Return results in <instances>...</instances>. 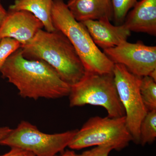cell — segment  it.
I'll use <instances>...</instances> for the list:
<instances>
[{
  "label": "cell",
  "mask_w": 156,
  "mask_h": 156,
  "mask_svg": "<svg viewBox=\"0 0 156 156\" xmlns=\"http://www.w3.org/2000/svg\"><path fill=\"white\" fill-rule=\"evenodd\" d=\"M52 19L56 30L64 34L72 44L87 72L113 73L114 63L99 50L85 26L75 19L63 0H53Z\"/></svg>",
  "instance_id": "3"
},
{
  "label": "cell",
  "mask_w": 156,
  "mask_h": 156,
  "mask_svg": "<svg viewBox=\"0 0 156 156\" xmlns=\"http://www.w3.org/2000/svg\"><path fill=\"white\" fill-rule=\"evenodd\" d=\"M53 3V0H15L9 10L30 12L42 22L45 30L53 32L56 30L52 22Z\"/></svg>",
  "instance_id": "13"
},
{
  "label": "cell",
  "mask_w": 156,
  "mask_h": 156,
  "mask_svg": "<svg viewBox=\"0 0 156 156\" xmlns=\"http://www.w3.org/2000/svg\"><path fill=\"white\" fill-rule=\"evenodd\" d=\"M26 58L45 62L70 86L86 74V69L75 49L60 31L39 30L28 44L21 46Z\"/></svg>",
  "instance_id": "2"
},
{
  "label": "cell",
  "mask_w": 156,
  "mask_h": 156,
  "mask_svg": "<svg viewBox=\"0 0 156 156\" xmlns=\"http://www.w3.org/2000/svg\"><path fill=\"white\" fill-rule=\"evenodd\" d=\"M77 130L46 134L36 126L23 121L0 140V145L17 148L36 156H56L58 153L63 152L68 147Z\"/></svg>",
  "instance_id": "6"
},
{
  "label": "cell",
  "mask_w": 156,
  "mask_h": 156,
  "mask_svg": "<svg viewBox=\"0 0 156 156\" xmlns=\"http://www.w3.org/2000/svg\"><path fill=\"white\" fill-rule=\"evenodd\" d=\"M77 155L74 151L67 150L63 152L60 155L58 156H77Z\"/></svg>",
  "instance_id": "22"
},
{
  "label": "cell",
  "mask_w": 156,
  "mask_h": 156,
  "mask_svg": "<svg viewBox=\"0 0 156 156\" xmlns=\"http://www.w3.org/2000/svg\"><path fill=\"white\" fill-rule=\"evenodd\" d=\"M71 107L87 105L99 106L107 111L111 118L125 116L115 85L113 74L86 72L83 77L70 87Z\"/></svg>",
  "instance_id": "4"
},
{
  "label": "cell",
  "mask_w": 156,
  "mask_h": 156,
  "mask_svg": "<svg viewBox=\"0 0 156 156\" xmlns=\"http://www.w3.org/2000/svg\"><path fill=\"white\" fill-rule=\"evenodd\" d=\"M140 144H151L156 138V110L147 112L140 127Z\"/></svg>",
  "instance_id": "14"
},
{
  "label": "cell",
  "mask_w": 156,
  "mask_h": 156,
  "mask_svg": "<svg viewBox=\"0 0 156 156\" xmlns=\"http://www.w3.org/2000/svg\"><path fill=\"white\" fill-rule=\"evenodd\" d=\"M7 14L8 11H6L0 1V27L2 24Z\"/></svg>",
  "instance_id": "20"
},
{
  "label": "cell",
  "mask_w": 156,
  "mask_h": 156,
  "mask_svg": "<svg viewBox=\"0 0 156 156\" xmlns=\"http://www.w3.org/2000/svg\"><path fill=\"white\" fill-rule=\"evenodd\" d=\"M1 39H0V41H1Z\"/></svg>",
  "instance_id": "25"
},
{
  "label": "cell",
  "mask_w": 156,
  "mask_h": 156,
  "mask_svg": "<svg viewBox=\"0 0 156 156\" xmlns=\"http://www.w3.org/2000/svg\"><path fill=\"white\" fill-rule=\"evenodd\" d=\"M123 25L131 32L156 35V0H141L128 12Z\"/></svg>",
  "instance_id": "11"
},
{
  "label": "cell",
  "mask_w": 156,
  "mask_h": 156,
  "mask_svg": "<svg viewBox=\"0 0 156 156\" xmlns=\"http://www.w3.org/2000/svg\"><path fill=\"white\" fill-rule=\"evenodd\" d=\"M26 152L25 151L17 148H11L9 152L0 156H25Z\"/></svg>",
  "instance_id": "19"
},
{
  "label": "cell",
  "mask_w": 156,
  "mask_h": 156,
  "mask_svg": "<svg viewBox=\"0 0 156 156\" xmlns=\"http://www.w3.org/2000/svg\"><path fill=\"white\" fill-rule=\"evenodd\" d=\"M140 90L143 102L148 112L156 110V81L148 76L142 77Z\"/></svg>",
  "instance_id": "15"
},
{
  "label": "cell",
  "mask_w": 156,
  "mask_h": 156,
  "mask_svg": "<svg viewBox=\"0 0 156 156\" xmlns=\"http://www.w3.org/2000/svg\"><path fill=\"white\" fill-rule=\"evenodd\" d=\"M21 44L16 40L5 37L0 41V70L7 59L12 53L21 48Z\"/></svg>",
  "instance_id": "17"
},
{
  "label": "cell",
  "mask_w": 156,
  "mask_h": 156,
  "mask_svg": "<svg viewBox=\"0 0 156 156\" xmlns=\"http://www.w3.org/2000/svg\"><path fill=\"white\" fill-rule=\"evenodd\" d=\"M141 0H112L113 19L118 25L122 24L131 9Z\"/></svg>",
  "instance_id": "16"
},
{
  "label": "cell",
  "mask_w": 156,
  "mask_h": 156,
  "mask_svg": "<svg viewBox=\"0 0 156 156\" xmlns=\"http://www.w3.org/2000/svg\"><path fill=\"white\" fill-rule=\"evenodd\" d=\"M44 27L42 22L30 12L9 10L0 27V39L11 38L23 46L30 42Z\"/></svg>",
  "instance_id": "9"
},
{
  "label": "cell",
  "mask_w": 156,
  "mask_h": 156,
  "mask_svg": "<svg viewBox=\"0 0 156 156\" xmlns=\"http://www.w3.org/2000/svg\"><path fill=\"white\" fill-rule=\"evenodd\" d=\"M81 23L96 46L103 50L116 47L127 41L131 35V32L123 24L113 25L108 20H89Z\"/></svg>",
  "instance_id": "10"
},
{
  "label": "cell",
  "mask_w": 156,
  "mask_h": 156,
  "mask_svg": "<svg viewBox=\"0 0 156 156\" xmlns=\"http://www.w3.org/2000/svg\"><path fill=\"white\" fill-rule=\"evenodd\" d=\"M25 156H36L34 154H33L29 152H26Z\"/></svg>",
  "instance_id": "24"
},
{
  "label": "cell",
  "mask_w": 156,
  "mask_h": 156,
  "mask_svg": "<svg viewBox=\"0 0 156 156\" xmlns=\"http://www.w3.org/2000/svg\"><path fill=\"white\" fill-rule=\"evenodd\" d=\"M113 74L119 98L125 110L126 126L132 141L140 144V127L148 112L140 90L141 77L119 64H114Z\"/></svg>",
  "instance_id": "7"
},
{
  "label": "cell",
  "mask_w": 156,
  "mask_h": 156,
  "mask_svg": "<svg viewBox=\"0 0 156 156\" xmlns=\"http://www.w3.org/2000/svg\"><path fill=\"white\" fill-rule=\"evenodd\" d=\"M132 137L126 126V117L95 116L90 118L70 142L68 147L80 150L92 146L110 145L114 150L127 147Z\"/></svg>",
  "instance_id": "5"
},
{
  "label": "cell",
  "mask_w": 156,
  "mask_h": 156,
  "mask_svg": "<svg viewBox=\"0 0 156 156\" xmlns=\"http://www.w3.org/2000/svg\"><path fill=\"white\" fill-rule=\"evenodd\" d=\"M110 145H100L95 146L92 149L83 152L77 156H108L110 153L113 150Z\"/></svg>",
  "instance_id": "18"
},
{
  "label": "cell",
  "mask_w": 156,
  "mask_h": 156,
  "mask_svg": "<svg viewBox=\"0 0 156 156\" xmlns=\"http://www.w3.org/2000/svg\"><path fill=\"white\" fill-rule=\"evenodd\" d=\"M11 130L12 129L9 127H0V140L8 135Z\"/></svg>",
  "instance_id": "21"
},
{
  "label": "cell",
  "mask_w": 156,
  "mask_h": 156,
  "mask_svg": "<svg viewBox=\"0 0 156 156\" xmlns=\"http://www.w3.org/2000/svg\"><path fill=\"white\" fill-rule=\"evenodd\" d=\"M23 98L56 99L69 96L70 86L50 65L26 58L20 48L9 56L0 70Z\"/></svg>",
  "instance_id": "1"
},
{
  "label": "cell",
  "mask_w": 156,
  "mask_h": 156,
  "mask_svg": "<svg viewBox=\"0 0 156 156\" xmlns=\"http://www.w3.org/2000/svg\"><path fill=\"white\" fill-rule=\"evenodd\" d=\"M148 76H149L152 79H153L154 80L156 81V69H154L150 73Z\"/></svg>",
  "instance_id": "23"
},
{
  "label": "cell",
  "mask_w": 156,
  "mask_h": 156,
  "mask_svg": "<svg viewBox=\"0 0 156 156\" xmlns=\"http://www.w3.org/2000/svg\"><path fill=\"white\" fill-rule=\"evenodd\" d=\"M66 5L79 22L113 19L112 0H69Z\"/></svg>",
  "instance_id": "12"
},
{
  "label": "cell",
  "mask_w": 156,
  "mask_h": 156,
  "mask_svg": "<svg viewBox=\"0 0 156 156\" xmlns=\"http://www.w3.org/2000/svg\"><path fill=\"white\" fill-rule=\"evenodd\" d=\"M103 53L114 64L122 65L137 76H148L156 69V46L126 41L114 48L103 50Z\"/></svg>",
  "instance_id": "8"
}]
</instances>
